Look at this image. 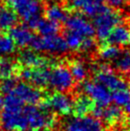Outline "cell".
<instances>
[{
    "label": "cell",
    "mask_w": 130,
    "mask_h": 131,
    "mask_svg": "<svg viewBox=\"0 0 130 131\" xmlns=\"http://www.w3.org/2000/svg\"><path fill=\"white\" fill-rule=\"evenodd\" d=\"M24 105L14 95L7 94L3 100V110L0 117L1 126L6 131L14 129H28L27 122L24 116Z\"/></svg>",
    "instance_id": "cell-1"
},
{
    "label": "cell",
    "mask_w": 130,
    "mask_h": 131,
    "mask_svg": "<svg viewBox=\"0 0 130 131\" xmlns=\"http://www.w3.org/2000/svg\"><path fill=\"white\" fill-rule=\"evenodd\" d=\"M8 6L32 29H36L43 13L41 0H6Z\"/></svg>",
    "instance_id": "cell-2"
},
{
    "label": "cell",
    "mask_w": 130,
    "mask_h": 131,
    "mask_svg": "<svg viewBox=\"0 0 130 131\" xmlns=\"http://www.w3.org/2000/svg\"><path fill=\"white\" fill-rule=\"evenodd\" d=\"M122 15L115 9L111 7H104L100 13L93 17V27L95 29V35L99 40L105 41L111 33L114 27L122 22Z\"/></svg>",
    "instance_id": "cell-3"
},
{
    "label": "cell",
    "mask_w": 130,
    "mask_h": 131,
    "mask_svg": "<svg viewBox=\"0 0 130 131\" xmlns=\"http://www.w3.org/2000/svg\"><path fill=\"white\" fill-rule=\"evenodd\" d=\"M28 129L32 131L43 130L55 124V117L51 111L42 106L36 104H26L23 108Z\"/></svg>",
    "instance_id": "cell-4"
},
{
    "label": "cell",
    "mask_w": 130,
    "mask_h": 131,
    "mask_svg": "<svg viewBox=\"0 0 130 131\" xmlns=\"http://www.w3.org/2000/svg\"><path fill=\"white\" fill-rule=\"evenodd\" d=\"M30 46L34 51L47 53L50 55H62L69 50L64 38L58 34L34 37Z\"/></svg>",
    "instance_id": "cell-5"
},
{
    "label": "cell",
    "mask_w": 130,
    "mask_h": 131,
    "mask_svg": "<svg viewBox=\"0 0 130 131\" xmlns=\"http://www.w3.org/2000/svg\"><path fill=\"white\" fill-rule=\"evenodd\" d=\"M63 131H103V124L95 116L76 115L64 121Z\"/></svg>",
    "instance_id": "cell-6"
},
{
    "label": "cell",
    "mask_w": 130,
    "mask_h": 131,
    "mask_svg": "<svg viewBox=\"0 0 130 131\" xmlns=\"http://www.w3.org/2000/svg\"><path fill=\"white\" fill-rule=\"evenodd\" d=\"M74 82L75 80L67 66L59 64L50 70L48 87L58 92H67L73 88Z\"/></svg>",
    "instance_id": "cell-7"
},
{
    "label": "cell",
    "mask_w": 130,
    "mask_h": 131,
    "mask_svg": "<svg viewBox=\"0 0 130 131\" xmlns=\"http://www.w3.org/2000/svg\"><path fill=\"white\" fill-rule=\"evenodd\" d=\"M96 81L104 85L109 91H117L120 89L130 87L129 83L121 76L113 72L107 65H100L96 70Z\"/></svg>",
    "instance_id": "cell-8"
},
{
    "label": "cell",
    "mask_w": 130,
    "mask_h": 131,
    "mask_svg": "<svg viewBox=\"0 0 130 131\" xmlns=\"http://www.w3.org/2000/svg\"><path fill=\"white\" fill-rule=\"evenodd\" d=\"M82 89L84 94L94 102L97 106L104 107L112 102L111 93L104 85L98 81H85L82 84Z\"/></svg>",
    "instance_id": "cell-9"
},
{
    "label": "cell",
    "mask_w": 130,
    "mask_h": 131,
    "mask_svg": "<svg viewBox=\"0 0 130 131\" xmlns=\"http://www.w3.org/2000/svg\"><path fill=\"white\" fill-rule=\"evenodd\" d=\"M43 106L58 115H69L73 110V100L65 92L57 91L46 99Z\"/></svg>",
    "instance_id": "cell-10"
},
{
    "label": "cell",
    "mask_w": 130,
    "mask_h": 131,
    "mask_svg": "<svg viewBox=\"0 0 130 131\" xmlns=\"http://www.w3.org/2000/svg\"><path fill=\"white\" fill-rule=\"evenodd\" d=\"M9 94L14 95L23 104H36L41 101L42 93L39 88L27 82H16L15 86Z\"/></svg>",
    "instance_id": "cell-11"
},
{
    "label": "cell",
    "mask_w": 130,
    "mask_h": 131,
    "mask_svg": "<svg viewBox=\"0 0 130 131\" xmlns=\"http://www.w3.org/2000/svg\"><path fill=\"white\" fill-rule=\"evenodd\" d=\"M64 22L66 31L77 34L82 38L93 37L95 36L93 24L80 14H76L68 16Z\"/></svg>",
    "instance_id": "cell-12"
},
{
    "label": "cell",
    "mask_w": 130,
    "mask_h": 131,
    "mask_svg": "<svg viewBox=\"0 0 130 131\" xmlns=\"http://www.w3.org/2000/svg\"><path fill=\"white\" fill-rule=\"evenodd\" d=\"M20 77L25 81H28L32 85L37 88L48 87L50 69L49 66H40L35 68L25 67L20 70Z\"/></svg>",
    "instance_id": "cell-13"
},
{
    "label": "cell",
    "mask_w": 130,
    "mask_h": 131,
    "mask_svg": "<svg viewBox=\"0 0 130 131\" xmlns=\"http://www.w3.org/2000/svg\"><path fill=\"white\" fill-rule=\"evenodd\" d=\"M94 113V116L98 119H101L104 121L106 124H118L122 121L123 117V109L118 105H111L109 104L104 107H100V106H95L94 109L92 110Z\"/></svg>",
    "instance_id": "cell-14"
},
{
    "label": "cell",
    "mask_w": 130,
    "mask_h": 131,
    "mask_svg": "<svg viewBox=\"0 0 130 131\" xmlns=\"http://www.w3.org/2000/svg\"><path fill=\"white\" fill-rule=\"evenodd\" d=\"M70 5L89 17H94L105 6L103 0H70Z\"/></svg>",
    "instance_id": "cell-15"
},
{
    "label": "cell",
    "mask_w": 130,
    "mask_h": 131,
    "mask_svg": "<svg viewBox=\"0 0 130 131\" xmlns=\"http://www.w3.org/2000/svg\"><path fill=\"white\" fill-rule=\"evenodd\" d=\"M18 61L24 67L28 68L49 66L50 64V60L47 58L37 55L34 50H23L18 56Z\"/></svg>",
    "instance_id": "cell-16"
},
{
    "label": "cell",
    "mask_w": 130,
    "mask_h": 131,
    "mask_svg": "<svg viewBox=\"0 0 130 131\" xmlns=\"http://www.w3.org/2000/svg\"><path fill=\"white\" fill-rule=\"evenodd\" d=\"M10 36L15 41L16 46L25 48L30 46L34 38V35L27 25H15L11 28Z\"/></svg>",
    "instance_id": "cell-17"
},
{
    "label": "cell",
    "mask_w": 130,
    "mask_h": 131,
    "mask_svg": "<svg viewBox=\"0 0 130 131\" xmlns=\"http://www.w3.org/2000/svg\"><path fill=\"white\" fill-rule=\"evenodd\" d=\"M108 44H112L116 46H124L129 43L130 41V29L129 27L124 24H118L114 27L111 33L109 34L106 38Z\"/></svg>",
    "instance_id": "cell-18"
},
{
    "label": "cell",
    "mask_w": 130,
    "mask_h": 131,
    "mask_svg": "<svg viewBox=\"0 0 130 131\" xmlns=\"http://www.w3.org/2000/svg\"><path fill=\"white\" fill-rule=\"evenodd\" d=\"M95 103L87 95H80L73 102V110L76 115H86L92 112Z\"/></svg>",
    "instance_id": "cell-19"
},
{
    "label": "cell",
    "mask_w": 130,
    "mask_h": 131,
    "mask_svg": "<svg viewBox=\"0 0 130 131\" xmlns=\"http://www.w3.org/2000/svg\"><path fill=\"white\" fill-rule=\"evenodd\" d=\"M17 22V15L10 8L5 7L0 2V29L10 30Z\"/></svg>",
    "instance_id": "cell-20"
},
{
    "label": "cell",
    "mask_w": 130,
    "mask_h": 131,
    "mask_svg": "<svg viewBox=\"0 0 130 131\" xmlns=\"http://www.w3.org/2000/svg\"><path fill=\"white\" fill-rule=\"evenodd\" d=\"M45 15L47 19L53 20L58 23L64 22L68 17V13L64 8L58 4H52L45 10Z\"/></svg>",
    "instance_id": "cell-21"
},
{
    "label": "cell",
    "mask_w": 130,
    "mask_h": 131,
    "mask_svg": "<svg viewBox=\"0 0 130 131\" xmlns=\"http://www.w3.org/2000/svg\"><path fill=\"white\" fill-rule=\"evenodd\" d=\"M17 72V65L13 59L7 57L0 58V80L12 78Z\"/></svg>",
    "instance_id": "cell-22"
},
{
    "label": "cell",
    "mask_w": 130,
    "mask_h": 131,
    "mask_svg": "<svg viewBox=\"0 0 130 131\" xmlns=\"http://www.w3.org/2000/svg\"><path fill=\"white\" fill-rule=\"evenodd\" d=\"M74 80L77 82H83L88 76V69L86 65L80 60L72 61L69 67Z\"/></svg>",
    "instance_id": "cell-23"
},
{
    "label": "cell",
    "mask_w": 130,
    "mask_h": 131,
    "mask_svg": "<svg viewBox=\"0 0 130 131\" xmlns=\"http://www.w3.org/2000/svg\"><path fill=\"white\" fill-rule=\"evenodd\" d=\"M60 23L55 22L50 19H41L36 27V31L41 36H52L57 35L60 31Z\"/></svg>",
    "instance_id": "cell-24"
},
{
    "label": "cell",
    "mask_w": 130,
    "mask_h": 131,
    "mask_svg": "<svg viewBox=\"0 0 130 131\" xmlns=\"http://www.w3.org/2000/svg\"><path fill=\"white\" fill-rule=\"evenodd\" d=\"M115 68L121 73H127L130 70V51H121L119 56L113 60Z\"/></svg>",
    "instance_id": "cell-25"
},
{
    "label": "cell",
    "mask_w": 130,
    "mask_h": 131,
    "mask_svg": "<svg viewBox=\"0 0 130 131\" xmlns=\"http://www.w3.org/2000/svg\"><path fill=\"white\" fill-rule=\"evenodd\" d=\"M15 41L13 40L11 36L1 35L0 36V56L1 57H9L15 52Z\"/></svg>",
    "instance_id": "cell-26"
},
{
    "label": "cell",
    "mask_w": 130,
    "mask_h": 131,
    "mask_svg": "<svg viewBox=\"0 0 130 131\" xmlns=\"http://www.w3.org/2000/svg\"><path fill=\"white\" fill-rule=\"evenodd\" d=\"M111 97L112 102H115L116 105L120 107L128 105L130 103V87L114 91L111 94Z\"/></svg>",
    "instance_id": "cell-27"
},
{
    "label": "cell",
    "mask_w": 130,
    "mask_h": 131,
    "mask_svg": "<svg viewBox=\"0 0 130 131\" xmlns=\"http://www.w3.org/2000/svg\"><path fill=\"white\" fill-rule=\"evenodd\" d=\"M120 53H121V49L118 46L108 44L101 48V50L99 52V56L104 61H113L119 56Z\"/></svg>",
    "instance_id": "cell-28"
},
{
    "label": "cell",
    "mask_w": 130,
    "mask_h": 131,
    "mask_svg": "<svg viewBox=\"0 0 130 131\" xmlns=\"http://www.w3.org/2000/svg\"><path fill=\"white\" fill-rule=\"evenodd\" d=\"M83 39L84 38L80 37L79 35L72 33V32H69V31H66L64 40L65 42H66V44H67L68 49H70V50H73V51L80 50V44H81Z\"/></svg>",
    "instance_id": "cell-29"
},
{
    "label": "cell",
    "mask_w": 130,
    "mask_h": 131,
    "mask_svg": "<svg viewBox=\"0 0 130 131\" xmlns=\"http://www.w3.org/2000/svg\"><path fill=\"white\" fill-rule=\"evenodd\" d=\"M16 82H17V80H16V79H15L14 77L9 78V79H5V80H2V82L0 84V91L2 92V93H4L5 95L9 94V93L14 89Z\"/></svg>",
    "instance_id": "cell-30"
},
{
    "label": "cell",
    "mask_w": 130,
    "mask_h": 131,
    "mask_svg": "<svg viewBox=\"0 0 130 131\" xmlns=\"http://www.w3.org/2000/svg\"><path fill=\"white\" fill-rule=\"evenodd\" d=\"M96 48V41L93 37H86L80 44V51L82 53H91Z\"/></svg>",
    "instance_id": "cell-31"
},
{
    "label": "cell",
    "mask_w": 130,
    "mask_h": 131,
    "mask_svg": "<svg viewBox=\"0 0 130 131\" xmlns=\"http://www.w3.org/2000/svg\"><path fill=\"white\" fill-rule=\"evenodd\" d=\"M103 2L113 9H121L125 5V0H103Z\"/></svg>",
    "instance_id": "cell-32"
},
{
    "label": "cell",
    "mask_w": 130,
    "mask_h": 131,
    "mask_svg": "<svg viewBox=\"0 0 130 131\" xmlns=\"http://www.w3.org/2000/svg\"><path fill=\"white\" fill-rule=\"evenodd\" d=\"M125 112H126L127 116H128L130 118V103L128 104V105L125 106Z\"/></svg>",
    "instance_id": "cell-33"
},
{
    "label": "cell",
    "mask_w": 130,
    "mask_h": 131,
    "mask_svg": "<svg viewBox=\"0 0 130 131\" xmlns=\"http://www.w3.org/2000/svg\"><path fill=\"white\" fill-rule=\"evenodd\" d=\"M2 106H3V99H2L1 95H0V109L2 108Z\"/></svg>",
    "instance_id": "cell-34"
},
{
    "label": "cell",
    "mask_w": 130,
    "mask_h": 131,
    "mask_svg": "<svg viewBox=\"0 0 130 131\" xmlns=\"http://www.w3.org/2000/svg\"><path fill=\"white\" fill-rule=\"evenodd\" d=\"M42 1H45V2H55L56 0H42Z\"/></svg>",
    "instance_id": "cell-35"
},
{
    "label": "cell",
    "mask_w": 130,
    "mask_h": 131,
    "mask_svg": "<svg viewBox=\"0 0 130 131\" xmlns=\"http://www.w3.org/2000/svg\"><path fill=\"white\" fill-rule=\"evenodd\" d=\"M11 131H25V130H21V129H14V130H11Z\"/></svg>",
    "instance_id": "cell-36"
},
{
    "label": "cell",
    "mask_w": 130,
    "mask_h": 131,
    "mask_svg": "<svg viewBox=\"0 0 130 131\" xmlns=\"http://www.w3.org/2000/svg\"><path fill=\"white\" fill-rule=\"evenodd\" d=\"M39 131H52V130H49V129H47V128H46V129H43V130H39Z\"/></svg>",
    "instance_id": "cell-37"
},
{
    "label": "cell",
    "mask_w": 130,
    "mask_h": 131,
    "mask_svg": "<svg viewBox=\"0 0 130 131\" xmlns=\"http://www.w3.org/2000/svg\"><path fill=\"white\" fill-rule=\"evenodd\" d=\"M128 72H129V77H130V70H129V71H128Z\"/></svg>",
    "instance_id": "cell-38"
},
{
    "label": "cell",
    "mask_w": 130,
    "mask_h": 131,
    "mask_svg": "<svg viewBox=\"0 0 130 131\" xmlns=\"http://www.w3.org/2000/svg\"><path fill=\"white\" fill-rule=\"evenodd\" d=\"M0 127H1V123H0Z\"/></svg>",
    "instance_id": "cell-39"
},
{
    "label": "cell",
    "mask_w": 130,
    "mask_h": 131,
    "mask_svg": "<svg viewBox=\"0 0 130 131\" xmlns=\"http://www.w3.org/2000/svg\"><path fill=\"white\" fill-rule=\"evenodd\" d=\"M128 131H130V128H129V129H128Z\"/></svg>",
    "instance_id": "cell-40"
},
{
    "label": "cell",
    "mask_w": 130,
    "mask_h": 131,
    "mask_svg": "<svg viewBox=\"0 0 130 131\" xmlns=\"http://www.w3.org/2000/svg\"><path fill=\"white\" fill-rule=\"evenodd\" d=\"M129 43H130V41H129Z\"/></svg>",
    "instance_id": "cell-41"
},
{
    "label": "cell",
    "mask_w": 130,
    "mask_h": 131,
    "mask_svg": "<svg viewBox=\"0 0 130 131\" xmlns=\"http://www.w3.org/2000/svg\"><path fill=\"white\" fill-rule=\"evenodd\" d=\"M69 1H70V0H69Z\"/></svg>",
    "instance_id": "cell-42"
}]
</instances>
